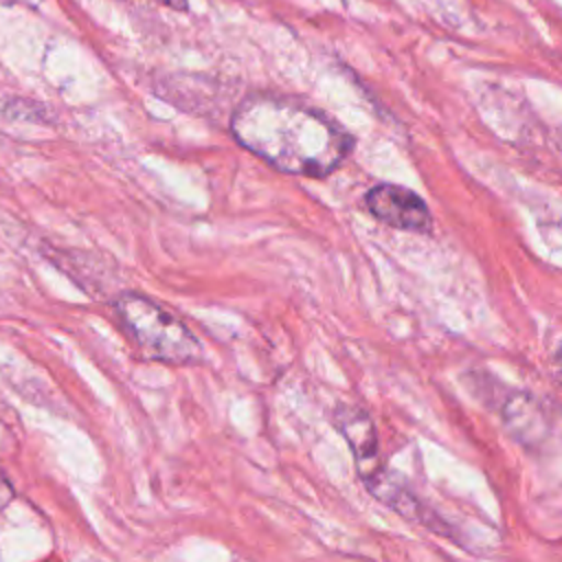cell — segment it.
I'll list each match as a JSON object with an SVG mask.
<instances>
[{
	"label": "cell",
	"instance_id": "obj_1",
	"mask_svg": "<svg viewBox=\"0 0 562 562\" xmlns=\"http://www.w3.org/2000/svg\"><path fill=\"white\" fill-rule=\"evenodd\" d=\"M235 140L277 171L325 178L351 151L353 138L325 112L281 94H250L231 114Z\"/></svg>",
	"mask_w": 562,
	"mask_h": 562
},
{
	"label": "cell",
	"instance_id": "obj_2",
	"mask_svg": "<svg viewBox=\"0 0 562 562\" xmlns=\"http://www.w3.org/2000/svg\"><path fill=\"white\" fill-rule=\"evenodd\" d=\"M114 312L147 358L169 364L200 362L202 345L195 334L154 299L136 292H121L114 299Z\"/></svg>",
	"mask_w": 562,
	"mask_h": 562
},
{
	"label": "cell",
	"instance_id": "obj_3",
	"mask_svg": "<svg viewBox=\"0 0 562 562\" xmlns=\"http://www.w3.org/2000/svg\"><path fill=\"white\" fill-rule=\"evenodd\" d=\"M360 479L373 498H378L382 505H386L402 518L424 525L426 529L441 533L446 538H454L452 527L446 525L422 498H417L415 492L408 487V483L400 474L386 470L384 465H378L375 470H371Z\"/></svg>",
	"mask_w": 562,
	"mask_h": 562
},
{
	"label": "cell",
	"instance_id": "obj_4",
	"mask_svg": "<svg viewBox=\"0 0 562 562\" xmlns=\"http://www.w3.org/2000/svg\"><path fill=\"white\" fill-rule=\"evenodd\" d=\"M364 204L373 217L400 231H426L430 226V211L422 195L402 184L382 182L364 193Z\"/></svg>",
	"mask_w": 562,
	"mask_h": 562
},
{
	"label": "cell",
	"instance_id": "obj_5",
	"mask_svg": "<svg viewBox=\"0 0 562 562\" xmlns=\"http://www.w3.org/2000/svg\"><path fill=\"white\" fill-rule=\"evenodd\" d=\"M501 419L516 443L527 450H540L553 430L544 404L527 391H509L501 404Z\"/></svg>",
	"mask_w": 562,
	"mask_h": 562
},
{
	"label": "cell",
	"instance_id": "obj_6",
	"mask_svg": "<svg viewBox=\"0 0 562 562\" xmlns=\"http://www.w3.org/2000/svg\"><path fill=\"white\" fill-rule=\"evenodd\" d=\"M334 426L351 448L360 476L369 474L378 465V432L371 415L353 404H340L334 411Z\"/></svg>",
	"mask_w": 562,
	"mask_h": 562
},
{
	"label": "cell",
	"instance_id": "obj_7",
	"mask_svg": "<svg viewBox=\"0 0 562 562\" xmlns=\"http://www.w3.org/2000/svg\"><path fill=\"white\" fill-rule=\"evenodd\" d=\"M555 367H558V371H560V375H562V342H560V347H558V351H555Z\"/></svg>",
	"mask_w": 562,
	"mask_h": 562
},
{
	"label": "cell",
	"instance_id": "obj_8",
	"mask_svg": "<svg viewBox=\"0 0 562 562\" xmlns=\"http://www.w3.org/2000/svg\"><path fill=\"white\" fill-rule=\"evenodd\" d=\"M162 2H167L169 7H176V9H187L184 0H162Z\"/></svg>",
	"mask_w": 562,
	"mask_h": 562
}]
</instances>
